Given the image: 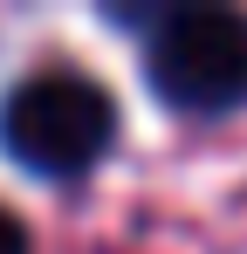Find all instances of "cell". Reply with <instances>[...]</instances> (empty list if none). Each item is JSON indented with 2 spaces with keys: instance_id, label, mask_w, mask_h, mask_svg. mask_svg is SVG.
I'll return each instance as SVG.
<instances>
[{
  "instance_id": "3957f363",
  "label": "cell",
  "mask_w": 247,
  "mask_h": 254,
  "mask_svg": "<svg viewBox=\"0 0 247 254\" xmlns=\"http://www.w3.org/2000/svg\"><path fill=\"white\" fill-rule=\"evenodd\" d=\"M0 254H28V227H21L7 206H0Z\"/></svg>"
},
{
  "instance_id": "7a4b0ae2",
  "label": "cell",
  "mask_w": 247,
  "mask_h": 254,
  "mask_svg": "<svg viewBox=\"0 0 247 254\" xmlns=\"http://www.w3.org/2000/svg\"><path fill=\"white\" fill-rule=\"evenodd\" d=\"M144 76L185 117H220V110L247 103V14L172 7L144 48Z\"/></svg>"
},
{
  "instance_id": "6da1fadb",
  "label": "cell",
  "mask_w": 247,
  "mask_h": 254,
  "mask_svg": "<svg viewBox=\"0 0 247 254\" xmlns=\"http://www.w3.org/2000/svg\"><path fill=\"white\" fill-rule=\"evenodd\" d=\"M117 137V103L110 89L76 76V69H41L28 83L7 89L0 103V144L14 165L41 172V179H76L89 172Z\"/></svg>"
}]
</instances>
